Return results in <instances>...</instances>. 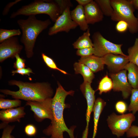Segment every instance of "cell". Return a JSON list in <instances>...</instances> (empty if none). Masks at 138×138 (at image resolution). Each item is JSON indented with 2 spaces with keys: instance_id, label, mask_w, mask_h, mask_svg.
<instances>
[{
  "instance_id": "cell-34",
  "label": "cell",
  "mask_w": 138,
  "mask_h": 138,
  "mask_svg": "<svg viewBox=\"0 0 138 138\" xmlns=\"http://www.w3.org/2000/svg\"><path fill=\"white\" fill-rule=\"evenodd\" d=\"M128 26L126 22L123 20L118 22L116 26V30L118 32H124L128 30Z\"/></svg>"
},
{
  "instance_id": "cell-32",
  "label": "cell",
  "mask_w": 138,
  "mask_h": 138,
  "mask_svg": "<svg viewBox=\"0 0 138 138\" xmlns=\"http://www.w3.org/2000/svg\"><path fill=\"white\" fill-rule=\"evenodd\" d=\"M15 127V125H11L8 124L3 129L1 138H15L14 136L11 134Z\"/></svg>"
},
{
  "instance_id": "cell-11",
  "label": "cell",
  "mask_w": 138,
  "mask_h": 138,
  "mask_svg": "<svg viewBox=\"0 0 138 138\" xmlns=\"http://www.w3.org/2000/svg\"><path fill=\"white\" fill-rule=\"evenodd\" d=\"M113 83V89L115 91H121L124 99L131 94L132 88L128 82L126 71L124 70L118 73L110 74Z\"/></svg>"
},
{
  "instance_id": "cell-21",
  "label": "cell",
  "mask_w": 138,
  "mask_h": 138,
  "mask_svg": "<svg viewBox=\"0 0 138 138\" xmlns=\"http://www.w3.org/2000/svg\"><path fill=\"white\" fill-rule=\"evenodd\" d=\"M90 35L89 28L73 43L72 45L74 48L79 49L93 47V44L90 38Z\"/></svg>"
},
{
  "instance_id": "cell-17",
  "label": "cell",
  "mask_w": 138,
  "mask_h": 138,
  "mask_svg": "<svg viewBox=\"0 0 138 138\" xmlns=\"http://www.w3.org/2000/svg\"><path fill=\"white\" fill-rule=\"evenodd\" d=\"M78 62L87 66L94 73L102 70L104 68L105 64L102 57H98L94 55L81 57L78 60Z\"/></svg>"
},
{
  "instance_id": "cell-24",
  "label": "cell",
  "mask_w": 138,
  "mask_h": 138,
  "mask_svg": "<svg viewBox=\"0 0 138 138\" xmlns=\"http://www.w3.org/2000/svg\"><path fill=\"white\" fill-rule=\"evenodd\" d=\"M104 15L110 17L113 11L111 0H95Z\"/></svg>"
},
{
  "instance_id": "cell-12",
  "label": "cell",
  "mask_w": 138,
  "mask_h": 138,
  "mask_svg": "<svg viewBox=\"0 0 138 138\" xmlns=\"http://www.w3.org/2000/svg\"><path fill=\"white\" fill-rule=\"evenodd\" d=\"M102 58L104 64L107 66L112 73H117L124 70L125 66L129 62L128 55L109 54Z\"/></svg>"
},
{
  "instance_id": "cell-38",
  "label": "cell",
  "mask_w": 138,
  "mask_h": 138,
  "mask_svg": "<svg viewBox=\"0 0 138 138\" xmlns=\"http://www.w3.org/2000/svg\"><path fill=\"white\" fill-rule=\"evenodd\" d=\"M21 1V0H17L14 2L8 3L4 9L2 13L3 15H5L7 14L9 12L10 9L11 7Z\"/></svg>"
},
{
  "instance_id": "cell-4",
  "label": "cell",
  "mask_w": 138,
  "mask_h": 138,
  "mask_svg": "<svg viewBox=\"0 0 138 138\" xmlns=\"http://www.w3.org/2000/svg\"><path fill=\"white\" fill-rule=\"evenodd\" d=\"M42 14L48 15L52 21L55 22L61 15V12L55 0H36L13 12L10 17L13 18L20 15L29 16Z\"/></svg>"
},
{
  "instance_id": "cell-2",
  "label": "cell",
  "mask_w": 138,
  "mask_h": 138,
  "mask_svg": "<svg viewBox=\"0 0 138 138\" xmlns=\"http://www.w3.org/2000/svg\"><path fill=\"white\" fill-rule=\"evenodd\" d=\"M10 85H16L19 88L14 91L8 89H1L0 92L11 96L15 99L27 101H41L52 98L54 92L50 84L48 83L25 82L11 80L8 82Z\"/></svg>"
},
{
  "instance_id": "cell-27",
  "label": "cell",
  "mask_w": 138,
  "mask_h": 138,
  "mask_svg": "<svg viewBox=\"0 0 138 138\" xmlns=\"http://www.w3.org/2000/svg\"><path fill=\"white\" fill-rule=\"evenodd\" d=\"M21 33V31L19 29L8 30L1 28L0 43L15 36L20 35Z\"/></svg>"
},
{
  "instance_id": "cell-20",
  "label": "cell",
  "mask_w": 138,
  "mask_h": 138,
  "mask_svg": "<svg viewBox=\"0 0 138 138\" xmlns=\"http://www.w3.org/2000/svg\"><path fill=\"white\" fill-rule=\"evenodd\" d=\"M106 105V102L100 98L95 100L93 109L94 112V130L92 138H95L97 132L98 123L100 115Z\"/></svg>"
},
{
  "instance_id": "cell-31",
  "label": "cell",
  "mask_w": 138,
  "mask_h": 138,
  "mask_svg": "<svg viewBox=\"0 0 138 138\" xmlns=\"http://www.w3.org/2000/svg\"><path fill=\"white\" fill-rule=\"evenodd\" d=\"M16 61L14 64L13 67L16 70L19 69L25 68L26 66L25 65V59L21 58L19 54L16 55L15 56Z\"/></svg>"
},
{
  "instance_id": "cell-3",
  "label": "cell",
  "mask_w": 138,
  "mask_h": 138,
  "mask_svg": "<svg viewBox=\"0 0 138 138\" xmlns=\"http://www.w3.org/2000/svg\"><path fill=\"white\" fill-rule=\"evenodd\" d=\"M17 24L22 31L20 41L25 46L26 57H32L35 43L37 37L43 30L51 24L50 20H38L35 15H31L25 19H20L17 21Z\"/></svg>"
},
{
  "instance_id": "cell-36",
  "label": "cell",
  "mask_w": 138,
  "mask_h": 138,
  "mask_svg": "<svg viewBox=\"0 0 138 138\" xmlns=\"http://www.w3.org/2000/svg\"><path fill=\"white\" fill-rule=\"evenodd\" d=\"M12 73L13 75H14L15 74L18 73L22 75H26L28 76H30V73H34L32 70L29 67L13 70Z\"/></svg>"
},
{
  "instance_id": "cell-30",
  "label": "cell",
  "mask_w": 138,
  "mask_h": 138,
  "mask_svg": "<svg viewBox=\"0 0 138 138\" xmlns=\"http://www.w3.org/2000/svg\"><path fill=\"white\" fill-rule=\"evenodd\" d=\"M55 1L59 7L61 14L65 9L68 7H72L73 5L70 0H56Z\"/></svg>"
},
{
  "instance_id": "cell-37",
  "label": "cell",
  "mask_w": 138,
  "mask_h": 138,
  "mask_svg": "<svg viewBox=\"0 0 138 138\" xmlns=\"http://www.w3.org/2000/svg\"><path fill=\"white\" fill-rule=\"evenodd\" d=\"M126 133L127 137H138V126L135 125H131Z\"/></svg>"
},
{
  "instance_id": "cell-9",
  "label": "cell",
  "mask_w": 138,
  "mask_h": 138,
  "mask_svg": "<svg viewBox=\"0 0 138 138\" xmlns=\"http://www.w3.org/2000/svg\"><path fill=\"white\" fill-rule=\"evenodd\" d=\"M70 8L67 7L58 17L53 26L49 28L48 32L49 35H53L62 32H68L78 26L71 18Z\"/></svg>"
},
{
  "instance_id": "cell-25",
  "label": "cell",
  "mask_w": 138,
  "mask_h": 138,
  "mask_svg": "<svg viewBox=\"0 0 138 138\" xmlns=\"http://www.w3.org/2000/svg\"><path fill=\"white\" fill-rule=\"evenodd\" d=\"M21 104V101L19 99L11 100L2 97H1L0 99V109L2 110L16 108L20 107Z\"/></svg>"
},
{
  "instance_id": "cell-26",
  "label": "cell",
  "mask_w": 138,
  "mask_h": 138,
  "mask_svg": "<svg viewBox=\"0 0 138 138\" xmlns=\"http://www.w3.org/2000/svg\"><path fill=\"white\" fill-rule=\"evenodd\" d=\"M129 112L134 114L138 111V89H132L130 104L128 107Z\"/></svg>"
},
{
  "instance_id": "cell-7",
  "label": "cell",
  "mask_w": 138,
  "mask_h": 138,
  "mask_svg": "<svg viewBox=\"0 0 138 138\" xmlns=\"http://www.w3.org/2000/svg\"><path fill=\"white\" fill-rule=\"evenodd\" d=\"M135 119L132 113L117 115L113 113L108 117L107 121L112 133L119 137L126 132Z\"/></svg>"
},
{
  "instance_id": "cell-13",
  "label": "cell",
  "mask_w": 138,
  "mask_h": 138,
  "mask_svg": "<svg viewBox=\"0 0 138 138\" xmlns=\"http://www.w3.org/2000/svg\"><path fill=\"white\" fill-rule=\"evenodd\" d=\"M24 110V106H20L0 111V119L2 122L0 124V129H3L9 123L15 121L20 122L21 119L26 115Z\"/></svg>"
},
{
  "instance_id": "cell-19",
  "label": "cell",
  "mask_w": 138,
  "mask_h": 138,
  "mask_svg": "<svg viewBox=\"0 0 138 138\" xmlns=\"http://www.w3.org/2000/svg\"><path fill=\"white\" fill-rule=\"evenodd\" d=\"M124 70L128 71V81L132 88L138 89V66L129 62L125 66Z\"/></svg>"
},
{
  "instance_id": "cell-14",
  "label": "cell",
  "mask_w": 138,
  "mask_h": 138,
  "mask_svg": "<svg viewBox=\"0 0 138 138\" xmlns=\"http://www.w3.org/2000/svg\"><path fill=\"white\" fill-rule=\"evenodd\" d=\"M80 88L87 101V108L86 115L87 124L85 130L88 131L90 114L93 111L96 100L95 91L91 87V84L85 82H83L80 85Z\"/></svg>"
},
{
  "instance_id": "cell-8",
  "label": "cell",
  "mask_w": 138,
  "mask_h": 138,
  "mask_svg": "<svg viewBox=\"0 0 138 138\" xmlns=\"http://www.w3.org/2000/svg\"><path fill=\"white\" fill-rule=\"evenodd\" d=\"M52 98L41 101H27L26 105L30 107L33 113L34 117L37 122L48 119L52 121L53 118Z\"/></svg>"
},
{
  "instance_id": "cell-22",
  "label": "cell",
  "mask_w": 138,
  "mask_h": 138,
  "mask_svg": "<svg viewBox=\"0 0 138 138\" xmlns=\"http://www.w3.org/2000/svg\"><path fill=\"white\" fill-rule=\"evenodd\" d=\"M127 52L129 62L138 66V38L135 39L134 44L128 48Z\"/></svg>"
},
{
  "instance_id": "cell-43",
  "label": "cell",
  "mask_w": 138,
  "mask_h": 138,
  "mask_svg": "<svg viewBox=\"0 0 138 138\" xmlns=\"http://www.w3.org/2000/svg\"><path fill=\"white\" fill-rule=\"evenodd\" d=\"M40 138H47L46 137H42Z\"/></svg>"
},
{
  "instance_id": "cell-29",
  "label": "cell",
  "mask_w": 138,
  "mask_h": 138,
  "mask_svg": "<svg viewBox=\"0 0 138 138\" xmlns=\"http://www.w3.org/2000/svg\"><path fill=\"white\" fill-rule=\"evenodd\" d=\"M94 53V49L93 47H92L77 49L76 53L77 55L82 57L93 55Z\"/></svg>"
},
{
  "instance_id": "cell-28",
  "label": "cell",
  "mask_w": 138,
  "mask_h": 138,
  "mask_svg": "<svg viewBox=\"0 0 138 138\" xmlns=\"http://www.w3.org/2000/svg\"><path fill=\"white\" fill-rule=\"evenodd\" d=\"M42 57L46 65L51 69L58 70L65 74L67 73L65 71L59 68L52 59L43 53L41 54Z\"/></svg>"
},
{
  "instance_id": "cell-15",
  "label": "cell",
  "mask_w": 138,
  "mask_h": 138,
  "mask_svg": "<svg viewBox=\"0 0 138 138\" xmlns=\"http://www.w3.org/2000/svg\"><path fill=\"white\" fill-rule=\"evenodd\" d=\"M85 15L88 24H94L102 20L104 15L95 1L92 0L84 7Z\"/></svg>"
},
{
  "instance_id": "cell-16",
  "label": "cell",
  "mask_w": 138,
  "mask_h": 138,
  "mask_svg": "<svg viewBox=\"0 0 138 138\" xmlns=\"http://www.w3.org/2000/svg\"><path fill=\"white\" fill-rule=\"evenodd\" d=\"M71 15L72 19L78 25L81 30L86 31L89 28L84 7L78 5L71 11Z\"/></svg>"
},
{
  "instance_id": "cell-41",
  "label": "cell",
  "mask_w": 138,
  "mask_h": 138,
  "mask_svg": "<svg viewBox=\"0 0 138 138\" xmlns=\"http://www.w3.org/2000/svg\"><path fill=\"white\" fill-rule=\"evenodd\" d=\"M88 135H83L82 138H87Z\"/></svg>"
},
{
  "instance_id": "cell-23",
  "label": "cell",
  "mask_w": 138,
  "mask_h": 138,
  "mask_svg": "<svg viewBox=\"0 0 138 138\" xmlns=\"http://www.w3.org/2000/svg\"><path fill=\"white\" fill-rule=\"evenodd\" d=\"M113 83L111 79L107 75L104 76L99 83L97 90H99V94H102L110 91L113 88Z\"/></svg>"
},
{
  "instance_id": "cell-5",
  "label": "cell",
  "mask_w": 138,
  "mask_h": 138,
  "mask_svg": "<svg viewBox=\"0 0 138 138\" xmlns=\"http://www.w3.org/2000/svg\"><path fill=\"white\" fill-rule=\"evenodd\" d=\"M113 9L111 16L113 21L123 20L127 23L128 30L130 33L134 34L138 32V20L134 14L135 10L130 0H111Z\"/></svg>"
},
{
  "instance_id": "cell-42",
  "label": "cell",
  "mask_w": 138,
  "mask_h": 138,
  "mask_svg": "<svg viewBox=\"0 0 138 138\" xmlns=\"http://www.w3.org/2000/svg\"><path fill=\"white\" fill-rule=\"evenodd\" d=\"M136 17L137 18V19H138V12L137 13V15H136Z\"/></svg>"
},
{
  "instance_id": "cell-6",
  "label": "cell",
  "mask_w": 138,
  "mask_h": 138,
  "mask_svg": "<svg viewBox=\"0 0 138 138\" xmlns=\"http://www.w3.org/2000/svg\"><path fill=\"white\" fill-rule=\"evenodd\" d=\"M92 38L95 50L94 55L100 57L109 54L127 55L122 50L123 44H115L109 41L104 37L99 32H95Z\"/></svg>"
},
{
  "instance_id": "cell-18",
  "label": "cell",
  "mask_w": 138,
  "mask_h": 138,
  "mask_svg": "<svg viewBox=\"0 0 138 138\" xmlns=\"http://www.w3.org/2000/svg\"><path fill=\"white\" fill-rule=\"evenodd\" d=\"M75 73L76 74H80L82 76L84 82L91 84L94 78V73L88 67L79 62H75L73 64Z\"/></svg>"
},
{
  "instance_id": "cell-10",
  "label": "cell",
  "mask_w": 138,
  "mask_h": 138,
  "mask_svg": "<svg viewBox=\"0 0 138 138\" xmlns=\"http://www.w3.org/2000/svg\"><path fill=\"white\" fill-rule=\"evenodd\" d=\"M23 48L17 37H13L4 41L0 44V62L9 58H14L16 54L20 53Z\"/></svg>"
},
{
  "instance_id": "cell-33",
  "label": "cell",
  "mask_w": 138,
  "mask_h": 138,
  "mask_svg": "<svg viewBox=\"0 0 138 138\" xmlns=\"http://www.w3.org/2000/svg\"><path fill=\"white\" fill-rule=\"evenodd\" d=\"M24 131L26 134L29 136H34L37 133V129L32 124H28L25 126Z\"/></svg>"
},
{
  "instance_id": "cell-35",
  "label": "cell",
  "mask_w": 138,
  "mask_h": 138,
  "mask_svg": "<svg viewBox=\"0 0 138 138\" xmlns=\"http://www.w3.org/2000/svg\"><path fill=\"white\" fill-rule=\"evenodd\" d=\"M115 109L119 113L123 114L128 110V107L125 102L123 101H119L116 104Z\"/></svg>"
},
{
  "instance_id": "cell-1",
  "label": "cell",
  "mask_w": 138,
  "mask_h": 138,
  "mask_svg": "<svg viewBox=\"0 0 138 138\" xmlns=\"http://www.w3.org/2000/svg\"><path fill=\"white\" fill-rule=\"evenodd\" d=\"M57 84L55 94L52 98L53 119L50 124L43 130V133L47 136H51L50 138H64L63 133L66 132L70 138H75V127L68 129L63 117L64 110L67 107L65 103L66 98L68 95L73 96L74 91L72 90L67 91L58 82Z\"/></svg>"
},
{
  "instance_id": "cell-40",
  "label": "cell",
  "mask_w": 138,
  "mask_h": 138,
  "mask_svg": "<svg viewBox=\"0 0 138 138\" xmlns=\"http://www.w3.org/2000/svg\"><path fill=\"white\" fill-rule=\"evenodd\" d=\"M130 2L135 10H138V0H130Z\"/></svg>"
},
{
  "instance_id": "cell-39",
  "label": "cell",
  "mask_w": 138,
  "mask_h": 138,
  "mask_svg": "<svg viewBox=\"0 0 138 138\" xmlns=\"http://www.w3.org/2000/svg\"><path fill=\"white\" fill-rule=\"evenodd\" d=\"M92 0H76L78 5L84 7L89 3Z\"/></svg>"
}]
</instances>
